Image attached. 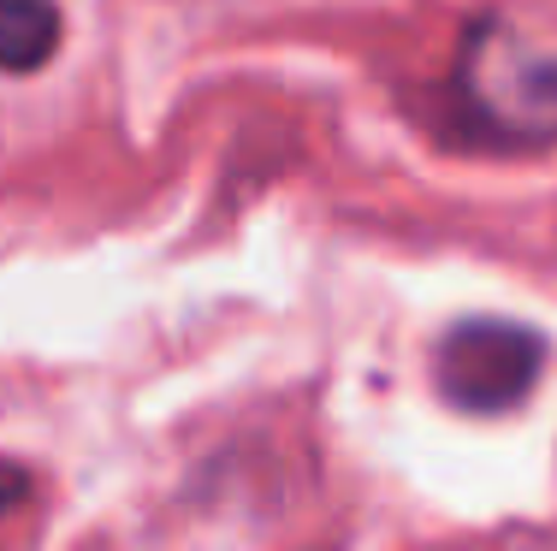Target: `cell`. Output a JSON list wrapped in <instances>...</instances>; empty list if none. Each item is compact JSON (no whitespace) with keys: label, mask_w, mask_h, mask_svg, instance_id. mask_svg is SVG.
I'll list each match as a JSON object with an SVG mask.
<instances>
[{"label":"cell","mask_w":557,"mask_h":551,"mask_svg":"<svg viewBox=\"0 0 557 551\" xmlns=\"http://www.w3.org/2000/svg\"><path fill=\"white\" fill-rule=\"evenodd\" d=\"M546 345L534 326L516 321H462L450 326L433 350V379H440L445 403L469 415H504L534 391Z\"/></svg>","instance_id":"1"},{"label":"cell","mask_w":557,"mask_h":551,"mask_svg":"<svg viewBox=\"0 0 557 551\" xmlns=\"http://www.w3.org/2000/svg\"><path fill=\"white\" fill-rule=\"evenodd\" d=\"M462 101L504 137H557V60L481 30L462 54Z\"/></svg>","instance_id":"2"},{"label":"cell","mask_w":557,"mask_h":551,"mask_svg":"<svg viewBox=\"0 0 557 551\" xmlns=\"http://www.w3.org/2000/svg\"><path fill=\"white\" fill-rule=\"evenodd\" d=\"M60 48L54 0H0V72H36Z\"/></svg>","instance_id":"3"},{"label":"cell","mask_w":557,"mask_h":551,"mask_svg":"<svg viewBox=\"0 0 557 551\" xmlns=\"http://www.w3.org/2000/svg\"><path fill=\"white\" fill-rule=\"evenodd\" d=\"M30 498H36L30 468H24V463H7V456H0V534L18 528L24 510H30Z\"/></svg>","instance_id":"4"}]
</instances>
